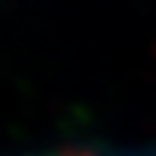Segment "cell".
Wrapping results in <instances>:
<instances>
[]
</instances>
